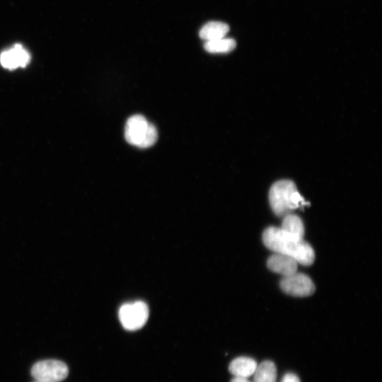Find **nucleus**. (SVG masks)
Wrapping results in <instances>:
<instances>
[{
    "label": "nucleus",
    "instance_id": "1",
    "mask_svg": "<svg viewBox=\"0 0 382 382\" xmlns=\"http://www.w3.org/2000/svg\"><path fill=\"white\" fill-rule=\"evenodd\" d=\"M265 246L275 253L287 255L303 266H311L315 260V253L304 238L284 231L280 228L271 227L263 234Z\"/></svg>",
    "mask_w": 382,
    "mask_h": 382
},
{
    "label": "nucleus",
    "instance_id": "2",
    "mask_svg": "<svg viewBox=\"0 0 382 382\" xmlns=\"http://www.w3.org/2000/svg\"><path fill=\"white\" fill-rule=\"evenodd\" d=\"M269 201L274 214L280 217L297 208L308 205L294 182L282 180L274 184L269 192Z\"/></svg>",
    "mask_w": 382,
    "mask_h": 382
},
{
    "label": "nucleus",
    "instance_id": "3",
    "mask_svg": "<svg viewBox=\"0 0 382 382\" xmlns=\"http://www.w3.org/2000/svg\"><path fill=\"white\" fill-rule=\"evenodd\" d=\"M149 308L142 302L127 303L119 310V319L122 326L127 331H136L146 324L149 318Z\"/></svg>",
    "mask_w": 382,
    "mask_h": 382
},
{
    "label": "nucleus",
    "instance_id": "4",
    "mask_svg": "<svg viewBox=\"0 0 382 382\" xmlns=\"http://www.w3.org/2000/svg\"><path fill=\"white\" fill-rule=\"evenodd\" d=\"M68 374L67 365L57 360L38 362L31 369L33 377L40 381L60 382L65 379Z\"/></svg>",
    "mask_w": 382,
    "mask_h": 382
},
{
    "label": "nucleus",
    "instance_id": "5",
    "mask_svg": "<svg viewBox=\"0 0 382 382\" xmlns=\"http://www.w3.org/2000/svg\"><path fill=\"white\" fill-rule=\"evenodd\" d=\"M280 287L286 294L299 297L310 296L315 291V286L311 278L297 272L284 277L280 282Z\"/></svg>",
    "mask_w": 382,
    "mask_h": 382
},
{
    "label": "nucleus",
    "instance_id": "6",
    "mask_svg": "<svg viewBox=\"0 0 382 382\" xmlns=\"http://www.w3.org/2000/svg\"><path fill=\"white\" fill-rule=\"evenodd\" d=\"M150 122L142 115H135L127 120L125 138L129 144L140 148L147 134Z\"/></svg>",
    "mask_w": 382,
    "mask_h": 382
},
{
    "label": "nucleus",
    "instance_id": "7",
    "mask_svg": "<svg viewBox=\"0 0 382 382\" xmlns=\"http://www.w3.org/2000/svg\"><path fill=\"white\" fill-rule=\"evenodd\" d=\"M30 61L29 53L20 45H15L0 55V64L10 70L25 67Z\"/></svg>",
    "mask_w": 382,
    "mask_h": 382
},
{
    "label": "nucleus",
    "instance_id": "8",
    "mask_svg": "<svg viewBox=\"0 0 382 382\" xmlns=\"http://www.w3.org/2000/svg\"><path fill=\"white\" fill-rule=\"evenodd\" d=\"M269 269L284 277L292 276L299 270V263L287 255L275 253L267 262Z\"/></svg>",
    "mask_w": 382,
    "mask_h": 382
},
{
    "label": "nucleus",
    "instance_id": "9",
    "mask_svg": "<svg viewBox=\"0 0 382 382\" xmlns=\"http://www.w3.org/2000/svg\"><path fill=\"white\" fill-rule=\"evenodd\" d=\"M258 364L256 360L248 357H239L230 365L229 370L234 377L248 378L256 371Z\"/></svg>",
    "mask_w": 382,
    "mask_h": 382
},
{
    "label": "nucleus",
    "instance_id": "10",
    "mask_svg": "<svg viewBox=\"0 0 382 382\" xmlns=\"http://www.w3.org/2000/svg\"><path fill=\"white\" fill-rule=\"evenodd\" d=\"M230 31V26L223 22H211L206 24L200 31V37L206 40H214L225 37Z\"/></svg>",
    "mask_w": 382,
    "mask_h": 382
},
{
    "label": "nucleus",
    "instance_id": "11",
    "mask_svg": "<svg viewBox=\"0 0 382 382\" xmlns=\"http://www.w3.org/2000/svg\"><path fill=\"white\" fill-rule=\"evenodd\" d=\"M253 375V382H276L277 368L272 361H264L258 365Z\"/></svg>",
    "mask_w": 382,
    "mask_h": 382
},
{
    "label": "nucleus",
    "instance_id": "12",
    "mask_svg": "<svg viewBox=\"0 0 382 382\" xmlns=\"http://www.w3.org/2000/svg\"><path fill=\"white\" fill-rule=\"evenodd\" d=\"M237 42L232 38H220L206 41L204 49L210 54H228L236 49Z\"/></svg>",
    "mask_w": 382,
    "mask_h": 382
},
{
    "label": "nucleus",
    "instance_id": "13",
    "mask_svg": "<svg viewBox=\"0 0 382 382\" xmlns=\"http://www.w3.org/2000/svg\"><path fill=\"white\" fill-rule=\"evenodd\" d=\"M282 230L294 235L304 238L305 227L301 218L292 214L283 217Z\"/></svg>",
    "mask_w": 382,
    "mask_h": 382
},
{
    "label": "nucleus",
    "instance_id": "14",
    "mask_svg": "<svg viewBox=\"0 0 382 382\" xmlns=\"http://www.w3.org/2000/svg\"><path fill=\"white\" fill-rule=\"evenodd\" d=\"M158 139V133L156 127L150 122L145 138L140 146V148H148L154 145Z\"/></svg>",
    "mask_w": 382,
    "mask_h": 382
},
{
    "label": "nucleus",
    "instance_id": "15",
    "mask_svg": "<svg viewBox=\"0 0 382 382\" xmlns=\"http://www.w3.org/2000/svg\"><path fill=\"white\" fill-rule=\"evenodd\" d=\"M281 382H301V381L300 378L297 376L295 374L287 373L283 376Z\"/></svg>",
    "mask_w": 382,
    "mask_h": 382
},
{
    "label": "nucleus",
    "instance_id": "16",
    "mask_svg": "<svg viewBox=\"0 0 382 382\" xmlns=\"http://www.w3.org/2000/svg\"><path fill=\"white\" fill-rule=\"evenodd\" d=\"M231 382H251L248 378L234 377L232 379Z\"/></svg>",
    "mask_w": 382,
    "mask_h": 382
},
{
    "label": "nucleus",
    "instance_id": "17",
    "mask_svg": "<svg viewBox=\"0 0 382 382\" xmlns=\"http://www.w3.org/2000/svg\"><path fill=\"white\" fill-rule=\"evenodd\" d=\"M35 382H46V381H36Z\"/></svg>",
    "mask_w": 382,
    "mask_h": 382
}]
</instances>
